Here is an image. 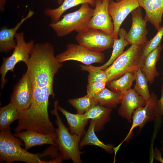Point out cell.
I'll use <instances>...</instances> for the list:
<instances>
[{"label": "cell", "instance_id": "obj_1", "mask_svg": "<svg viewBox=\"0 0 163 163\" xmlns=\"http://www.w3.org/2000/svg\"><path fill=\"white\" fill-rule=\"evenodd\" d=\"M33 88V97L28 109L20 111L19 118L26 125L35 129L50 126L48 113L49 99L53 97V84L55 75L62 64L55 56V50L49 42L35 44L27 65Z\"/></svg>", "mask_w": 163, "mask_h": 163}, {"label": "cell", "instance_id": "obj_2", "mask_svg": "<svg viewBox=\"0 0 163 163\" xmlns=\"http://www.w3.org/2000/svg\"><path fill=\"white\" fill-rule=\"evenodd\" d=\"M11 133L10 127L0 133V162L11 163L15 161L27 163H49L41 159L46 155L31 153L21 146L23 144L19 139Z\"/></svg>", "mask_w": 163, "mask_h": 163}, {"label": "cell", "instance_id": "obj_3", "mask_svg": "<svg viewBox=\"0 0 163 163\" xmlns=\"http://www.w3.org/2000/svg\"><path fill=\"white\" fill-rule=\"evenodd\" d=\"M58 101L54 103V108L50 112L56 118L55 123L57 128L55 129L56 137L54 141L59 151L62 160L71 159L74 163H81V154L83 152L79 148L81 138L79 136L71 134L62 122L58 112Z\"/></svg>", "mask_w": 163, "mask_h": 163}, {"label": "cell", "instance_id": "obj_4", "mask_svg": "<svg viewBox=\"0 0 163 163\" xmlns=\"http://www.w3.org/2000/svg\"><path fill=\"white\" fill-rule=\"evenodd\" d=\"M142 47V45L131 44L104 70L107 75V82L118 79L127 72L134 73L140 68L144 61Z\"/></svg>", "mask_w": 163, "mask_h": 163}, {"label": "cell", "instance_id": "obj_5", "mask_svg": "<svg viewBox=\"0 0 163 163\" xmlns=\"http://www.w3.org/2000/svg\"><path fill=\"white\" fill-rule=\"evenodd\" d=\"M93 11L94 9L89 4L84 3L77 10L65 14L58 21L51 23L49 26L59 37L67 35L74 31L78 33L87 27Z\"/></svg>", "mask_w": 163, "mask_h": 163}, {"label": "cell", "instance_id": "obj_6", "mask_svg": "<svg viewBox=\"0 0 163 163\" xmlns=\"http://www.w3.org/2000/svg\"><path fill=\"white\" fill-rule=\"evenodd\" d=\"M16 44L11 55L7 57H3V62L0 68L1 75V89H2L7 82L5 76L9 71L14 72L15 65L22 62L26 66L28 64L30 57V53L34 44V41L31 40L26 42L24 38L23 32H17L15 36Z\"/></svg>", "mask_w": 163, "mask_h": 163}, {"label": "cell", "instance_id": "obj_7", "mask_svg": "<svg viewBox=\"0 0 163 163\" xmlns=\"http://www.w3.org/2000/svg\"><path fill=\"white\" fill-rule=\"evenodd\" d=\"M75 40L86 48L99 52L112 48L114 43L111 35L99 30L87 27L78 33Z\"/></svg>", "mask_w": 163, "mask_h": 163}, {"label": "cell", "instance_id": "obj_8", "mask_svg": "<svg viewBox=\"0 0 163 163\" xmlns=\"http://www.w3.org/2000/svg\"><path fill=\"white\" fill-rule=\"evenodd\" d=\"M60 63L75 60L87 65L93 63H102L105 59L104 54L101 52L90 50L79 44L70 43L66 49L56 56Z\"/></svg>", "mask_w": 163, "mask_h": 163}, {"label": "cell", "instance_id": "obj_9", "mask_svg": "<svg viewBox=\"0 0 163 163\" xmlns=\"http://www.w3.org/2000/svg\"><path fill=\"white\" fill-rule=\"evenodd\" d=\"M158 96L152 92L150 94V97L146 101L145 105L140 107L133 112L132 117V124L129 131L124 139L117 147L118 150L120 147L128 139L133 129L137 127L141 129L148 122L154 121L158 118L157 112V104Z\"/></svg>", "mask_w": 163, "mask_h": 163}, {"label": "cell", "instance_id": "obj_10", "mask_svg": "<svg viewBox=\"0 0 163 163\" xmlns=\"http://www.w3.org/2000/svg\"><path fill=\"white\" fill-rule=\"evenodd\" d=\"M110 0H95V8L87 28L99 30L112 35L114 30L112 18L108 11Z\"/></svg>", "mask_w": 163, "mask_h": 163}, {"label": "cell", "instance_id": "obj_11", "mask_svg": "<svg viewBox=\"0 0 163 163\" xmlns=\"http://www.w3.org/2000/svg\"><path fill=\"white\" fill-rule=\"evenodd\" d=\"M33 97V88L30 77L27 71L15 86L10 102L20 111L29 108Z\"/></svg>", "mask_w": 163, "mask_h": 163}, {"label": "cell", "instance_id": "obj_12", "mask_svg": "<svg viewBox=\"0 0 163 163\" xmlns=\"http://www.w3.org/2000/svg\"><path fill=\"white\" fill-rule=\"evenodd\" d=\"M139 6L137 0H120L117 2L110 0L108 11L113 24L114 30L111 35L113 39L118 38L120 26L126 17Z\"/></svg>", "mask_w": 163, "mask_h": 163}, {"label": "cell", "instance_id": "obj_13", "mask_svg": "<svg viewBox=\"0 0 163 163\" xmlns=\"http://www.w3.org/2000/svg\"><path fill=\"white\" fill-rule=\"evenodd\" d=\"M142 8L139 6L131 13L132 25L126 35L129 44H136L142 46L147 41V21L143 18Z\"/></svg>", "mask_w": 163, "mask_h": 163}, {"label": "cell", "instance_id": "obj_14", "mask_svg": "<svg viewBox=\"0 0 163 163\" xmlns=\"http://www.w3.org/2000/svg\"><path fill=\"white\" fill-rule=\"evenodd\" d=\"M120 103V106L118 110V114L131 123L134 111L138 108L144 106L146 101L131 88L122 95Z\"/></svg>", "mask_w": 163, "mask_h": 163}, {"label": "cell", "instance_id": "obj_15", "mask_svg": "<svg viewBox=\"0 0 163 163\" xmlns=\"http://www.w3.org/2000/svg\"><path fill=\"white\" fill-rule=\"evenodd\" d=\"M14 135L23 141L25 149L27 150L33 147L45 144L57 147L54 141L56 137V133L45 134L33 130L27 129L25 131L17 132Z\"/></svg>", "mask_w": 163, "mask_h": 163}, {"label": "cell", "instance_id": "obj_16", "mask_svg": "<svg viewBox=\"0 0 163 163\" xmlns=\"http://www.w3.org/2000/svg\"><path fill=\"white\" fill-rule=\"evenodd\" d=\"M139 6L145 10L144 19L158 30L161 27L163 14V0H137Z\"/></svg>", "mask_w": 163, "mask_h": 163}, {"label": "cell", "instance_id": "obj_17", "mask_svg": "<svg viewBox=\"0 0 163 163\" xmlns=\"http://www.w3.org/2000/svg\"><path fill=\"white\" fill-rule=\"evenodd\" d=\"M127 32L123 28L120 29L118 36L119 38L114 39L113 49L111 56L108 60L103 65L100 66H94L91 65H80V69L87 72L96 69L104 70L111 65L115 60L123 52L126 46L129 44L127 38Z\"/></svg>", "mask_w": 163, "mask_h": 163}, {"label": "cell", "instance_id": "obj_18", "mask_svg": "<svg viewBox=\"0 0 163 163\" xmlns=\"http://www.w3.org/2000/svg\"><path fill=\"white\" fill-rule=\"evenodd\" d=\"M34 12L30 10L26 16L23 18L13 27L8 28L3 26L0 30V51L1 53H7L14 49L16 42L15 36L17 31L22 24L27 19L34 14Z\"/></svg>", "mask_w": 163, "mask_h": 163}, {"label": "cell", "instance_id": "obj_19", "mask_svg": "<svg viewBox=\"0 0 163 163\" xmlns=\"http://www.w3.org/2000/svg\"><path fill=\"white\" fill-rule=\"evenodd\" d=\"M112 110V109L99 104L93 105L84 115L85 118L95 122V131L98 132L102 130L105 124L110 120Z\"/></svg>", "mask_w": 163, "mask_h": 163}, {"label": "cell", "instance_id": "obj_20", "mask_svg": "<svg viewBox=\"0 0 163 163\" xmlns=\"http://www.w3.org/2000/svg\"><path fill=\"white\" fill-rule=\"evenodd\" d=\"M163 49L161 44L149 54L144 59L140 67L150 84L154 81L155 78L160 75L156 68V65L159 60L161 52Z\"/></svg>", "mask_w": 163, "mask_h": 163}, {"label": "cell", "instance_id": "obj_21", "mask_svg": "<svg viewBox=\"0 0 163 163\" xmlns=\"http://www.w3.org/2000/svg\"><path fill=\"white\" fill-rule=\"evenodd\" d=\"M57 108L66 117L70 133L82 138L85 133V127L89 119L85 118L84 114L70 113L59 105H57Z\"/></svg>", "mask_w": 163, "mask_h": 163}, {"label": "cell", "instance_id": "obj_22", "mask_svg": "<svg viewBox=\"0 0 163 163\" xmlns=\"http://www.w3.org/2000/svg\"><path fill=\"white\" fill-rule=\"evenodd\" d=\"M95 0H64L62 4L56 8H46L44 11L46 16L50 17L51 22L56 23L60 20L62 14L67 10L80 4L88 3L92 7H95Z\"/></svg>", "mask_w": 163, "mask_h": 163}, {"label": "cell", "instance_id": "obj_23", "mask_svg": "<svg viewBox=\"0 0 163 163\" xmlns=\"http://www.w3.org/2000/svg\"><path fill=\"white\" fill-rule=\"evenodd\" d=\"M95 122L91 120L89 127L85 133L79 146L82 147L86 145H94L99 147L107 152L112 153L114 152V147L110 144H105L97 137L95 133Z\"/></svg>", "mask_w": 163, "mask_h": 163}, {"label": "cell", "instance_id": "obj_24", "mask_svg": "<svg viewBox=\"0 0 163 163\" xmlns=\"http://www.w3.org/2000/svg\"><path fill=\"white\" fill-rule=\"evenodd\" d=\"M135 80L134 73L128 72L118 79L107 82L106 85L110 90L123 95L131 88Z\"/></svg>", "mask_w": 163, "mask_h": 163}, {"label": "cell", "instance_id": "obj_25", "mask_svg": "<svg viewBox=\"0 0 163 163\" xmlns=\"http://www.w3.org/2000/svg\"><path fill=\"white\" fill-rule=\"evenodd\" d=\"M20 111L11 102L0 108V130L3 131L9 127L14 121L18 120Z\"/></svg>", "mask_w": 163, "mask_h": 163}, {"label": "cell", "instance_id": "obj_26", "mask_svg": "<svg viewBox=\"0 0 163 163\" xmlns=\"http://www.w3.org/2000/svg\"><path fill=\"white\" fill-rule=\"evenodd\" d=\"M122 97V95L105 88L94 99L98 104L112 109L120 103Z\"/></svg>", "mask_w": 163, "mask_h": 163}, {"label": "cell", "instance_id": "obj_27", "mask_svg": "<svg viewBox=\"0 0 163 163\" xmlns=\"http://www.w3.org/2000/svg\"><path fill=\"white\" fill-rule=\"evenodd\" d=\"M135 85L134 89L139 95L142 96L146 101L150 97L149 90L148 80L145 76L141 71L140 68L134 73Z\"/></svg>", "mask_w": 163, "mask_h": 163}, {"label": "cell", "instance_id": "obj_28", "mask_svg": "<svg viewBox=\"0 0 163 163\" xmlns=\"http://www.w3.org/2000/svg\"><path fill=\"white\" fill-rule=\"evenodd\" d=\"M68 102L76 109L77 113L83 114L92 105L98 104L94 98L87 94L82 97L69 99Z\"/></svg>", "mask_w": 163, "mask_h": 163}, {"label": "cell", "instance_id": "obj_29", "mask_svg": "<svg viewBox=\"0 0 163 163\" xmlns=\"http://www.w3.org/2000/svg\"><path fill=\"white\" fill-rule=\"evenodd\" d=\"M163 37V26L157 30L154 37L142 46V51L143 59L161 44Z\"/></svg>", "mask_w": 163, "mask_h": 163}, {"label": "cell", "instance_id": "obj_30", "mask_svg": "<svg viewBox=\"0 0 163 163\" xmlns=\"http://www.w3.org/2000/svg\"><path fill=\"white\" fill-rule=\"evenodd\" d=\"M107 83V82H105L88 83L87 87V95L90 97L94 98L105 88Z\"/></svg>", "mask_w": 163, "mask_h": 163}, {"label": "cell", "instance_id": "obj_31", "mask_svg": "<svg viewBox=\"0 0 163 163\" xmlns=\"http://www.w3.org/2000/svg\"><path fill=\"white\" fill-rule=\"evenodd\" d=\"M88 72V83L95 82H105L107 83V76L104 70L100 69H96L90 70Z\"/></svg>", "mask_w": 163, "mask_h": 163}, {"label": "cell", "instance_id": "obj_32", "mask_svg": "<svg viewBox=\"0 0 163 163\" xmlns=\"http://www.w3.org/2000/svg\"><path fill=\"white\" fill-rule=\"evenodd\" d=\"M157 112L158 118L163 116V83L161 86V97L157 102Z\"/></svg>", "mask_w": 163, "mask_h": 163}, {"label": "cell", "instance_id": "obj_33", "mask_svg": "<svg viewBox=\"0 0 163 163\" xmlns=\"http://www.w3.org/2000/svg\"><path fill=\"white\" fill-rule=\"evenodd\" d=\"M154 157L155 160L161 163H163V158L162 157L160 151L158 149H156L154 153Z\"/></svg>", "mask_w": 163, "mask_h": 163}, {"label": "cell", "instance_id": "obj_34", "mask_svg": "<svg viewBox=\"0 0 163 163\" xmlns=\"http://www.w3.org/2000/svg\"><path fill=\"white\" fill-rule=\"evenodd\" d=\"M6 0H0V9L1 10H3L4 9L5 5Z\"/></svg>", "mask_w": 163, "mask_h": 163}, {"label": "cell", "instance_id": "obj_35", "mask_svg": "<svg viewBox=\"0 0 163 163\" xmlns=\"http://www.w3.org/2000/svg\"><path fill=\"white\" fill-rule=\"evenodd\" d=\"M57 0V3L59 5H61L62 3L64 0Z\"/></svg>", "mask_w": 163, "mask_h": 163}, {"label": "cell", "instance_id": "obj_36", "mask_svg": "<svg viewBox=\"0 0 163 163\" xmlns=\"http://www.w3.org/2000/svg\"><path fill=\"white\" fill-rule=\"evenodd\" d=\"M161 149L163 150V144L162 145V147L161 148Z\"/></svg>", "mask_w": 163, "mask_h": 163}, {"label": "cell", "instance_id": "obj_37", "mask_svg": "<svg viewBox=\"0 0 163 163\" xmlns=\"http://www.w3.org/2000/svg\"><path fill=\"white\" fill-rule=\"evenodd\" d=\"M117 1H120V0H116Z\"/></svg>", "mask_w": 163, "mask_h": 163}, {"label": "cell", "instance_id": "obj_38", "mask_svg": "<svg viewBox=\"0 0 163 163\" xmlns=\"http://www.w3.org/2000/svg\"><path fill=\"white\" fill-rule=\"evenodd\" d=\"M162 48H163V45H162Z\"/></svg>", "mask_w": 163, "mask_h": 163}, {"label": "cell", "instance_id": "obj_39", "mask_svg": "<svg viewBox=\"0 0 163 163\" xmlns=\"http://www.w3.org/2000/svg\"><path fill=\"white\" fill-rule=\"evenodd\" d=\"M162 80H163V76L162 77Z\"/></svg>", "mask_w": 163, "mask_h": 163}]
</instances>
